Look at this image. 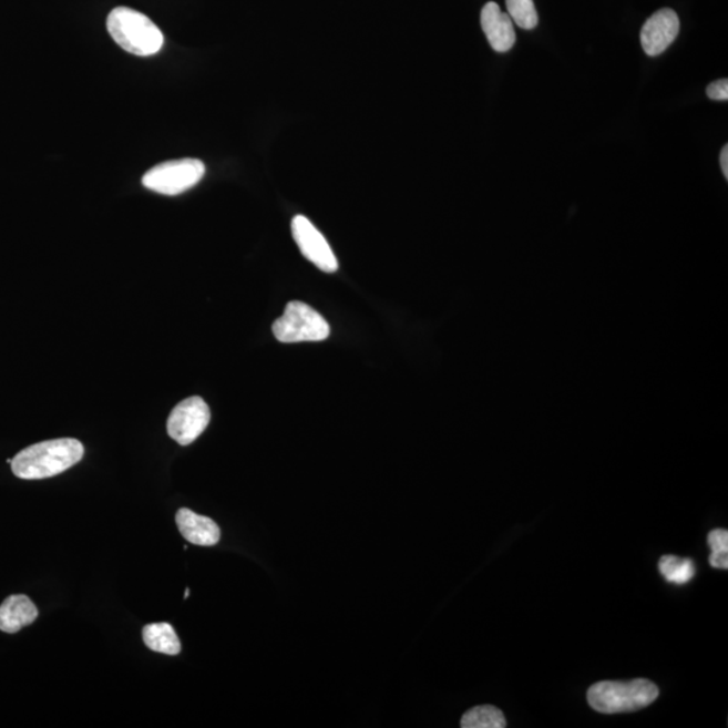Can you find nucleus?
<instances>
[{
    "instance_id": "nucleus-10",
    "label": "nucleus",
    "mask_w": 728,
    "mask_h": 728,
    "mask_svg": "<svg viewBox=\"0 0 728 728\" xmlns=\"http://www.w3.org/2000/svg\"><path fill=\"white\" fill-rule=\"evenodd\" d=\"M176 522L180 533L191 544L214 546L219 543L221 529L208 516L193 513L189 509H180Z\"/></svg>"
},
{
    "instance_id": "nucleus-2",
    "label": "nucleus",
    "mask_w": 728,
    "mask_h": 728,
    "mask_svg": "<svg viewBox=\"0 0 728 728\" xmlns=\"http://www.w3.org/2000/svg\"><path fill=\"white\" fill-rule=\"evenodd\" d=\"M107 29L117 45L140 58L157 54L164 47V34L151 18L129 8L110 12Z\"/></svg>"
},
{
    "instance_id": "nucleus-3",
    "label": "nucleus",
    "mask_w": 728,
    "mask_h": 728,
    "mask_svg": "<svg viewBox=\"0 0 728 728\" xmlns=\"http://www.w3.org/2000/svg\"><path fill=\"white\" fill-rule=\"evenodd\" d=\"M659 696L655 683L646 678L632 681H601L588 689L591 708L601 714L637 711L650 706Z\"/></svg>"
},
{
    "instance_id": "nucleus-11",
    "label": "nucleus",
    "mask_w": 728,
    "mask_h": 728,
    "mask_svg": "<svg viewBox=\"0 0 728 728\" xmlns=\"http://www.w3.org/2000/svg\"><path fill=\"white\" fill-rule=\"evenodd\" d=\"M39 618V609L27 595H11L0 605V630L16 634Z\"/></svg>"
},
{
    "instance_id": "nucleus-8",
    "label": "nucleus",
    "mask_w": 728,
    "mask_h": 728,
    "mask_svg": "<svg viewBox=\"0 0 728 728\" xmlns=\"http://www.w3.org/2000/svg\"><path fill=\"white\" fill-rule=\"evenodd\" d=\"M680 33V20L674 10L663 9L653 14L640 30V45L650 58L663 54Z\"/></svg>"
},
{
    "instance_id": "nucleus-12",
    "label": "nucleus",
    "mask_w": 728,
    "mask_h": 728,
    "mask_svg": "<svg viewBox=\"0 0 728 728\" xmlns=\"http://www.w3.org/2000/svg\"><path fill=\"white\" fill-rule=\"evenodd\" d=\"M142 637L148 649L162 655L177 656L182 652V643L170 624L147 625L143 627Z\"/></svg>"
},
{
    "instance_id": "nucleus-1",
    "label": "nucleus",
    "mask_w": 728,
    "mask_h": 728,
    "mask_svg": "<svg viewBox=\"0 0 728 728\" xmlns=\"http://www.w3.org/2000/svg\"><path fill=\"white\" fill-rule=\"evenodd\" d=\"M84 457V447L76 439H55L24 448L12 459L17 478L40 481L62 474Z\"/></svg>"
},
{
    "instance_id": "nucleus-4",
    "label": "nucleus",
    "mask_w": 728,
    "mask_h": 728,
    "mask_svg": "<svg viewBox=\"0 0 728 728\" xmlns=\"http://www.w3.org/2000/svg\"><path fill=\"white\" fill-rule=\"evenodd\" d=\"M273 334L281 344L326 340L331 334L328 322L309 305L291 301L285 312L273 324Z\"/></svg>"
},
{
    "instance_id": "nucleus-6",
    "label": "nucleus",
    "mask_w": 728,
    "mask_h": 728,
    "mask_svg": "<svg viewBox=\"0 0 728 728\" xmlns=\"http://www.w3.org/2000/svg\"><path fill=\"white\" fill-rule=\"evenodd\" d=\"M211 412L202 397H189L172 410L167 433L180 445H189L207 429Z\"/></svg>"
},
{
    "instance_id": "nucleus-5",
    "label": "nucleus",
    "mask_w": 728,
    "mask_h": 728,
    "mask_svg": "<svg viewBox=\"0 0 728 728\" xmlns=\"http://www.w3.org/2000/svg\"><path fill=\"white\" fill-rule=\"evenodd\" d=\"M205 174L203 161L184 158L154 166L142 178L145 188L160 195L177 196L202 182Z\"/></svg>"
},
{
    "instance_id": "nucleus-14",
    "label": "nucleus",
    "mask_w": 728,
    "mask_h": 728,
    "mask_svg": "<svg viewBox=\"0 0 728 728\" xmlns=\"http://www.w3.org/2000/svg\"><path fill=\"white\" fill-rule=\"evenodd\" d=\"M658 570L669 583L686 584L695 576V564L690 558L664 556L659 560Z\"/></svg>"
},
{
    "instance_id": "nucleus-9",
    "label": "nucleus",
    "mask_w": 728,
    "mask_h": 728,
    "mask_svg": "<svg viewBox=\"0 0 728 728\" xmlns=\"http://www.w3.org/2000/svg\"><path fill=\"white\" fill-rule=\"evenodd\" d=\"M483 33L491 48L498 53H506L514 47L515 30L512 18L502 12L495 2L484 6L481 14Z\"/></svg>"
},
{
    "instance_id": "nucleus-19",
    "label": "nucleus",
    "mask_w": 728,
    "mask_h": 728,
    "mask_svg": "<svg viewBox=\"0 0 728 728\" xmlns=\"http://www.w3.org/2000/svg\"><path fill=\"white\" fill-rule=\"evenodd\" d=\"M189 595H191V591H189V588H186L185 589V595H184L185 599H188Z\"/></svg>"
},
{
    "instance_id": "nucleus-13",
    "label": "nucleus",
    "mask_w": 728,
    "mask_h": 728,
    "mask_svg": "<svg viewBox=\"0 0 728 728\" xmlns=\"http://www.w3.org/2000/svg\"><path fill=\"white\" fill-rule=\"evenodd\" d=\"M460 726L463 728H505V715L494 706H479L463 715Z\"/></svg>"
},
{
    "instance_id": "nucleus-7",
    "label": "nucleus",
    "mask_w": 728,
    "mask_h": 728,
    "mask_svg": "<svg viewBox=\"0 0 728 728\" xmlns=\"http://www.w3.org/2000/svg\"><path fill=\"white\" fill-rule=\"evenodd\" d=\"M291 234L309 263L326 273H335L339 269L338 259H336L331 246L307 217L297 215L291 221Z\"/></svg>"
},
{
    "instance_id": "nucleus-17",
    "label": "nucleus",
    "mask_w": 728,
    "mask_h": 728,
    "mask_svg": "<svg viewBox=\"0 0 728 728\" xmlns=\"http://www.w3.org/2000/svg\"><path fill=\"white\" fill-rule=\"evenodd\" d=\"M707 96L711 101L727 102L728 101V80H718L707 86Z\"/></svg>"
},
{
    "instance_id": "nucleus-16",
    "label": "nucleus",
    "mask_w": 728,
    "mask_h": 728,
    "mask_svg": "<svg viewBox=\"0 0 728 728\" xmlns=\"http://www.w3.org/2000/svg\"><path fill=\"white\" fill-rule=\"evenodd\" d=\"M708 545L711 547L709 564L714 568H728V532L725 529H715L708 534Z\"/></svg>"
},
{
    "instance_id": "nucleus-18",
    "label": "nucleus",
    "mask_w": 728,
    "mask_h": 728,
    "mask_svg": "<svg viewBox=\"0 0 728 728\" xmlns=\"http://www.w3.org/2000/svg\"><path fill=\"white\" fill-rule=\"evenodd\" d=\"M720 166L721 172H724L726 180L728 178V147H724V151L720 153Z\"/></svg>"
},
{
    "instance_id": "nucleus-15",
    "label": "nucleus",
    "mask_w": 728,
    "mask_h": 728,
    "mask_svg": "<svg viewBox=\"0 0 728 728\" xmlns=\"http://www.w3.org/2000/svg\"><path fill=\"white\" fill-rule=\"evenodd\" d=\"M509 17L521 29L532 30L537 27L539 14L533 0H506Z\"/></svg>"
}]
</instances>
